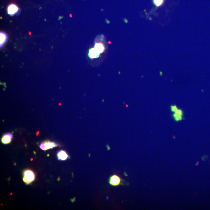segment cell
Listing matches in <instances>:
<instances>
[{"instance_id":"obj_1","label":"cell","mask_w":210,"mask_h":210,"mask_svg":"<svg viewBox=\"0 0 210 210\" xmlns=\"http://www.w3.org/2000/svg\"><path fill=\"white\" fill-rule=\"evenodd\" d=\"M35 179V175L33 171L27 170L23 172V181L27 185L30 184Z\"/></svg>"},{"instance_id":"obj_2","label":"cell","mask_w":210,"mask_h":210,"mask_svg":"<svg viewBox=\"0 0 210 210\" xmlns=\"http://www.w3.org/2000/svg\"><path fill=\"white\" fill-rule=\"evenodd\" d=\"M122 181L120 176L116 174H114L109 178V182L111 186H116L121 185Z\"/></svg>"},{"instance_id":"obj_3","label":"cell","mask_w":210,"mask_h":210,"mask_svg":"<svg viewBox=\"0 0 210 210\" xmlns=\"http://www.w3.org/2000/svg\"><path fill=\"white\" fill-rule=\"evenodd\" d=\"M20 10V9L18 6L16 5V4H10L7 7V13L9 15L13 16L18 13Z\"/></svg>"},{"instance_id":"obj_4","label":"cell","mask_w":210,"mask_h":210,"mask_svg":"<svg viewBox=\"0 0 210 210\" xmlns=\"http://www.w3.org/2000/svg\"><path fill=\"white\" fill-rule=\"evenodd\" d=\"M57 157L58 160H65L68 159L69 156L64 150H61L58 153Z\"/></svg>"},{"instance_id":"obj_5","label":"cell","mask_w":210,"mask_h":210,"mask_svg":"<svg viewBox=\"0 0 210 210\" xmlns=\"http://www.w3.org/2000/svg\"><path fill=\"white\" fill-rule=\"evenodd\" d=\"M45 145L46 150H49L50 149H53L56 147L58 146L57 144L53 142H51L49 140H47L44 142Z\"/></svg>"},{"instance_id":"obj_6","label":"cell","mask_w":210,"mask_h":210,"mask_svg":"<svg viewBox=\"0 0 210 210\" xmlns=\"http://www.w3.org/2000/svg\"><path fill=\"white\" fill-rule=\"evenodd\" d=\"M94 48L100 54V53H103L105 49V47H104V44L101 43H95Z\"/></svg>"},{"instance_id":"obj_7","label":"cell","mask_w":210,"mask_h":210,"mask_svg":"<svg viewBox=\"0 0 210 210\" xmlns=\"http://www.w3.org/2000/svg\"><path fill=\"white\" fill-rule=\"evenodd\" d=\"M100 54L94 48H91L89 50V56L90 58H94L99 57Z\"/></svg>"},{"instance_id":"obj_8","label":"cell","mask_w":210,"mask_h":210,"mask_svg":"<svg viewBox=\"0 0 210 210\" xmlns=\"http://www.w3.org/2000/svg\"><path fill=\"white\" fill-rule=\"evenodd\" d=\"M12 139L11 138L8 134H5L2 136L1 139V142L2 143L4 144H8L10 143L12 141Z\"/></svg>"},{"instance_id":"obj_9","label":"cell","mask_w":210,"mask_h":210,"mask_svg":"<svg viewBox=\"0 0 210 210\" xmlns=\"http://www.w3.org/2000/svg\"><path fill=\"white\" fill-rule=\"evenodd\" d=\"M7 36L6 34V33L3 32H1V33H0V45H1V48L7 41Z\"/></svg>"},{"instance_id":"obj_10","label":"cell","mask_w":210,"mask_h":210,"mask_svg":"<svg viewBox=\"0 0 210 210\" xmlns=\"http://www.w3.org/2000/svg\"><path fill=\"white\" fill-rule=\"evenodd\" d=\"M173 116L174 118L175 121H181L182 120V116L180 115H178L177 113H174L173 115Z\"/></svg>"},{"instance_id":"obj_11","label":"cell","mask_w":210,"mask_h":210,"mask_svg":"<svg viewBox=\"0 0 210 210\" xmlns=\"http://www.w3.org/2000/svg\"><path fill=\"white\" fill-rule=\"evenodd\" d=\"M164 0H153V2L156 7H160L163 3Z\"/></svg>"},{"instance_id":"obj_12","label":"cell","mask_w":210,"mask_h":210,"mask_svg":"<svg viewBox=\"0 0 210 210\" xmlns=\"http://www.w3.org/2000/svg\"><path fill=\"white\" fill-rule=\"evenodd\" d=\"M8 135H9L10 137H11V138L12 139H13V135L12 134V133H8Z\"/></svg>"},{"instance_id":"obj_13","label":"cell","mask_w":210,"mask_h":210,"mask_svg":"<svg viewBox=\"0 0 210 210\" xmlns=\"http://www.w3.org/2000/svg\"><path fill=\"white\" fill-rule=\"evenodd\" d=\"M32 160H33V159L32 158V159H31L32 161Z\"/></svg>"}]
</instances>
